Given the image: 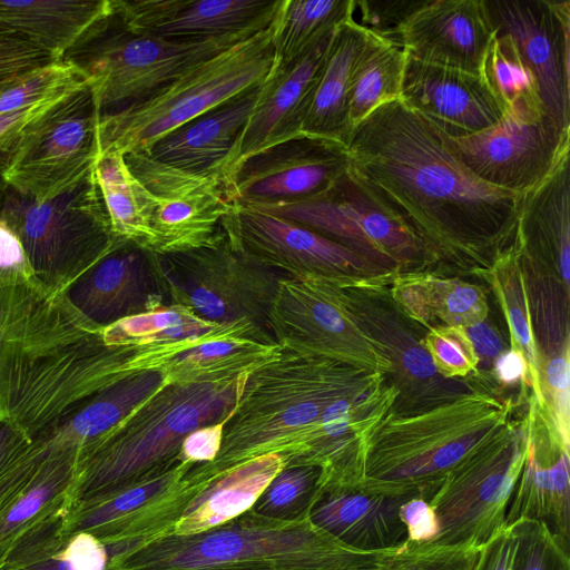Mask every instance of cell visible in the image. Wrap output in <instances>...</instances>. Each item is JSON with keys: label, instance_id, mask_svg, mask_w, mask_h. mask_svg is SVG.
Segmentation results:
<instances>
[{"label": "cell", "instance_id": "6da1fadb", "mask_svg": "<svg viewBox=\"0 0 570 570\" xmlns=\"http://www.w3.org/2000/svg\"><path fill=\"white\" fill-rule=\"evenodd\" d=\"M351 169L397 212L429 259L493 263L514 242L522 195L474 176L400 98L350 131Z\"/></svg>", "mask_w": 570, "mask_h": 570}, {"label": "cell", "instance_id": "7a4b0ae2", "mask_svg": "<svg viewBox=\"0 0 570 570\" xmlns=\"http://www.w3.org/2000/svg\"><path fill=\"white\" fill-rule=\"evenodd\" d=\"M138 348L108 346L102 327L41 284L0 288V421L32 441L100 391L140 372Z\"/></svg>", "mask_w": 570, "mask_h": 570}, {"label": "cell", "instance_id": "3957f363", "mask_svg": "<svg viewBox=\"0 0 570 570\" xmlns=\"http://www.w3.org/2000/svg\"><path fill=\"white\" fill-rule=\"evenodd\" d=\"M350 365L281 350L246 376L239 400L225 421L215 474L250 459L277 454L288 466L324 410L371 385Z\"/></svg>", "mask_w": 570, "mask_h": 570}, {"label": "cell", "instance_id": "277c9868", "mask_svg": "<svg viewBox=\"0 0 570 570\" xmlns=\"http://www.w3.org/2000/svg\"><path fill=\"white\" fill-rule=\"evenodd\" d=\"M386 551L352 548L308 514L279 520L250 509L202 533L164 535L107 570H377Z\"/></svg>", "mask_w": 570, "mask_h": 570}, {"label": "cell", "instance_id": "5b68a950", "mask_svg": "<svg viewBox=\"0 0 570 570\" xmlns=\"http://www.w3.org/2000/svg\"><path fill=\"white\" fill-rule=\"evenodd\" d=\"M246 376L216 383L165 384L78 464L73 502L135 483L179 463L178 452L189 433L230 416Z\"/></svg>", "mask_w": 570, "mask_h": 570}, {"label": "cell", "instance_id": "8992f818", "mask_svg": "<svg viewBox=\"0 0 570 570\" xmlns=\"http://www.w3.org/2000/svg\"><path fill=\"white\" fill-rule=\"evenodd\" d=\"M272 26L197 63L149 97L102 114L100 151L146 153L163 136L264 83L273 69Z\"/></svg>", "mask_w": 570, "mask_h": 570}, {"label": "cell", "instance_id": "52a82bcc", "mask_svg": "<svg viewBox=\"0 0 570 570\" xmlns=\"http://www.w3.org/2000/svg\"><path fill=\"white\" fill-rule=\"evenodd\" d=\"M0 222L20 239L37 279L67 291L125 240L112 232L94 168L61 194L36 200L0 178Z\"/></svg>", "mask_w": 570, "mask_h": 570}, {"label": "cell", "instance_id": "ba28073f", "mask_svg": "<svg viewBox=\"0 0 570 570\" xmlns=\"http://www.w3.org/2000/svg\"><path fill=\"white\" fill-rule=\"evenodd\" d=\"M151 258L167 304L181 305L213 323L242 328L261 343L276 344L268 312L285 274L246 254L225 227L210 244L173 254L153 253Z\"/></svg>", "mask_w": 570, "mask_h": 570}, {"label": "cell", "instance_id": "9c48e42d", "mask_svg": "<svg viewBox=\"0 0 570 570\" xmlns=\"http://www.w3.org/2000/svg\"><path fill=\"white\" fill-rule=\"evenodd\" d=\"M507 411L491 397L469 395L371 428L363 442L365 475L415 483L433 497L455 464L505 429Z\"/></svg>", "mask_w": 570, "mask_h": 570}, {"label": "cell", "instance_id": "30bf717a", "mask_svg": "<svg viewBox=\"0 0 570 570\" xmlns=\"http://www.w3.org/2000/svg\"><path fill=\"white\" fill-rule=\"evenodd\" d=\"M249 37L181 41L135 35L112 9L81 36L62 60L90 81L102 115L149 97L191 67Z\"/></svg>", "mask_w": 570, "mask_h": 570}, {"label": "cell", "instance_id": "8fae6325", "mask_svg": "<svg viewBox=\"0 0 570 570\" xmlns=\"http://www.w3.org/2000/svg\"><path fill=\"white\" fill-rule=\"evenodd\" d=\"M219 475L206 463L180 461L135 483L75 501L60 520V533H91L112 560L171 533L190 503Z\"/></svg>", "mask_w": 570, "mask_h": 570}, {"label": "cell", "instance_id": "7c38bea8", "mask_svg": "<svg viewBox=\"0 0 570 570\" xmlns=\"http://www.w3.org/2000/svg\"><path fill=\"white\" fill-rule=\"evenodd\" d=\"M252 208L298 223L387 273L430 261L423 244L397 212L350 166L314 197Z\"/></svg>", "mask_w": 570, "mask_h": 570}, {"label": "cell", "instance_id": "4fadbf2b", "mask_svg": "<svg viewBox=\"0 0 570 570\" xmlns=\"http://www.w3.org/2000/svg\"><path fill=\"white\" fill-rule=\"evenodd\" d=\"M268 326L275 343L284 350L364 372L393 370L384 348L356 317L344 282L283 275L268 312Z\"/></svg>", "mask_w": 570, "mask_h": 570}, {"label": "cell", "instance_id": "5bb4252c", "mask_svg": "<svg viewBox=\"0 0 570 570\" xmlns=\"http://www.w3.org/2000/svg\"><path fill=\"white\" fill-rule=\"evenodd\" d=\"M100 116L88 80L27 126L0 169V178L39 202L61 194L94 168L100 153Z\"/></svg>", "mask_w": 570, "mask_h": 570}, {"label": "cell", "instance_id": "9a60e30c", "mask_svg": "<svg viewBox=\"0 0 570 570\" xmlns=\"http://www.w3.org/2000/svg\"><path fill=\"white\" fill-rule=\"evenodd\" d=\"M527 446L505 428L455 464L429 501L439 522L431 541L483 548L493 539L505 527Z\"/></svg>", "mask_w": 570, "mask_h": 570}, {"label": "cell", "instance_id": "2e32d148", "mask_svg": "<svg viewBox=\"0 0 570 570\" xmlns=\"http://www.w3.org/2000/svg\"><path fill=\"white\" fill-rule=\"evenodd\" d=\"M443 140L479 179L520 195L570 151V129H561L539 100L527 98L514 101L494 126L462 138L443 135Z\"/></svg>", "mask_w": 570, "mask_h": 570}, {"label": "cell", "instance_id": "e0dca14e", "mask_svg": "<svg viewBox=\"0 0 570 570\" xmlns=\"http://www.w3.org/2000/svg\"><path fill=\"white\" fill-rule=\"evenodd\" d=\"M147 191L155 254H173L210 244L224 230L234 204L224 179L165 165L147 153L125 155Z\"/></svg>", "mask_w": 570, "mask_h": 570}, {"label": "cell", "instance_id": "ac0fdd59", "mask_svg": "<svg viewBox=\"0 0 570 570\" xmlns=\"http://www.w3.org/2000/svg\"><path fill=\"white\" fill-rule=\"evenodd\" d=\"M224 227L246 254L283 274L351 283L387 273L298 223L252 207L234 205Z\"/></svg>", "mask_w": 570, "mask_h": 570}, {"label": "cell", "instance_id": "d6986e66", "mask_svg": "<svg viewBox=\"0 0 570 570\" xmlns=\"http://www.w3.org/2000/svg\"><path fill=\"white\" fill-rule=\"evenodd\" d=\"M348 166L346 145L299 136L248 157L224 183L234 205L276 206L323 193Z\"/></svg>", "mask_w": 570, "mask_h": 570}, {"label": "cell", "instance_id": "ffe728a7", "mask_svg": "<svg viewBox=\"0 0 570 570\" xmlns=\"http://www.w3.org/2000/svg\"><path fill=\"white\" fill-rule=\"evenodd\" d=\"M497 35L511 39L530 69L544 111L570 129V1L484 0Z\"/></svg>", "mask_w": 570, "mask_h": 570}, {"label": "cell", "instance_id": "44dd1931", "mask_svg": "<svg viewBox=\"0 0 570 570\" xmlns=\"http://www.w3.org/2000/svg\"><path fill=\"white\" fill-rule=\"evenodd\" d=\"M432 495L421 485L362 475L317 485L309 509L311 521L352 548L385 551L407 538L402 505Z\"/></svg>", "mask_w": 570, "mask_h": 570}, {"label": "cell", "instance_id": "7402d4cb", "mask_svg": "<svg viewBox=\"0 0 570 570\" xmlns=\"http://www.w3.org/2000/svg\"><path fill=\"white\" fill-rule=\"evenodd\" d=\"M130 32L168 40L198 41L254 36L268 29L281 0H112Z\"/></svg>", "mask_w": 570, "mask_h": 570}, {"label": "cell", "instance_id": "603a6c76", "mask_svg": "<svg viewBox=\"0 0 570 570\" xmlns=\"http://www.w3.org/2000/svg\"><path fill=\"white\" fill-rule=\"evenodd\" d=\"M79 459L33 443L0 483V567L40 528L62 518L73 503Z\"/></svg>", "mask_w": 570, "mask_h": 570}, {"label": "cell", "instance_id": "cb8c5ba5", "mask_svg": "<svg viewBox=\"0 0 570 570\" xmlns=\"http://www.w3.org/2000/svg\"><path fill=\"white\" fill-rule=\"evenodd\" d=\"M400 99L452 138L483 131L507 112L484 75L422 62L407 53Z\"/></svg>", "mask_w": 570, "mask_h": 570}, {"label": "cell", "instance_id": "d4e9b609", "mask_svg": "<svg viewBox=\"0 0 570 570\" xmlns=\"http://www.w3.org/2000/svg\"><path fill=\"white\" fill-rule=\"evenodd\" d=\"M494 37L484 0H423L386 39L422 62L483 75Z\"/></svg>", "mask_w": 570, "mask_h": 570}, {"label": "cell", "instance_id": "484cf974", "mask_svg": "<svg viewBox=\"0 0 570 570\" xmlns=\"http://www.w3.org/2000/svg\"><path fill=\"white\" fill-rule=\"evenodd\" d=\"M151 256V252L124 242L66 295L81 314L101 327L166 305Z\"/></svg>", "mask_w": 570, "mask_h": 570}, {"label": "cell", "instance_id": "4316f807", "mask_svg": "<svg viewBox=\"0 0 570 570\" xmlns=\"http://www.w3.org/2000/svg\"><path fill=\"white\" fill-rule=\"evenodd\" d=\"M332 35L287 68L272 70L262 85L254 110L224 161L223 178L248 157L303 136L301 128L307 102Z\"/></svg>", "mask_w": 570, "mask_h": 570}, {"label": "cell", "instance_id": "83f0119b", "mask_svg": "<svg viewBox=\"0 0 570 570\" xmlns=\"http://www.w3.org/2000/svg\"><path fill=\"white\" fill-rule=\"evenodd\" d=\"M262 85L177 127L146 153L177 169L222 177L224 161L259 99Z\"/></svg>", "mask_w": 570, "mask_h": 570}, {"label": "cell", "instance_id": "f1b7e54d", "mask_svg": "<svg viewBox=\"0 0 570 570\" xmlns=\"http://www.w3.org/2000/svg\"><path fill=\"white\" fill-rule=\"evenodd\" d=\"M569 154L522 195L513 248L524 263L557 265L564 281L570 272Z\"/></svg>", "mask_w": 570, "mask_h": 570}, {"label": "cell", "instance_id": "f546056e", "mask_svg": "<svg viewBox=\"0 0 570 570\" xmlns=\"http://www.w3.org/2000/svg\"><path fill=\"white\" fill-rule=\"evenodd\" d=\"M164 385L159 371L129 374L100 391L33 442L50 453L73 452L80 463L108 432Z\"/></svg>", "mask_w": 570, "mask_h": 570}, {"label": "cell", "instance_id": "4dcf8cb0", "mask_svg": "<svg viewBox=\"0 0 570 570\" xmlns=\"http://www.w3.org/2000/svg\"><path fill=\"white\" fill-rule=\"evenodd\" d=\"M372 31L354 18L333 32L314 82L301 134L346 145L351 128L347 98L354 67Z\"/></svg>", "mask_w": 570, "mask_h": 570}, {"label": "cell", "instance_id": "1f68e13d", "mask_svg": "<svg viewBox=\"0 0 570 570\" xmlns=\"http://www.w3.org/2000/svg\"><path fill=\"white\" fill-rule=\"evenodd\" d=\"M569 445L543 449L528 443L527 458L505 515V527L521 520L543 522L570 551Z\"/></svg>", "mask_w": 570, "mask_h": 570}, {"label": "cell", "instance_id": "d6a6232c", "mask_svg": "<svg viewBox=\"0 0 570 570\" xmlns=\"http://www.w3.org/2000/svg\"><path fill=\"white\" fill-rule=\"evenodd\" d=\"M112 9V0H6L0 1V26L62 60L81 36Z\"/></svg>", "mask_w": 570, "mask_h": 570}, {"label": "cell", "instance_id": "836d02e7", "mask_svg": "<svg viewBox=\"0 0 570 570\" xmlns=\"http://www.w3.org/2000/svg\"><path fill=\"white\" fill-rule=\"evenodd\" d=\"M283 468L279 455L265 454L226 470L190 503L171 533L197 534L239 517Z\"/></svg>", "mask_w": 570, "mask_h": 570}, {"label": "cell", "instance_id": "e575fe53", "mask_svg": "<svg viewBox=\"0 0 570 570\" xmlns=\"http://www.w3.org/2000/svg\"><path fill=\"white\" fill-rule=\"evenodd\" d=\"M226 336L255 340L242 328L206 321L177 304H166L102 327V340L108 346L139 350L188 348Z\"/></svg>", "mask_w": 570, "mask_h": 570}, {"label": "cell", "instance_id": "d590c367", "mask_svg": "<svg viewBox=\"0 0 570 570\" xmlns=\"http://www.w3.org/2000/svg\"><path fill=\"white\" fill-rule=\"evenodd\" d=\"M279 350L246 337H217L177 353L159 372L165 384L224 382L248 374Z\"/></svg>", "mask_w": 570, "mask_h": 570}, {"label": "cell", "instance_id": "8d00e7d4", "mask_svg": "<svg viewBox=\"0 0 570 570\" xmlns=\"http://www.w3.org/2000/svg\"><path fill=\"white\" fill-rule=\"evenodd\" d=\"M355 9V0H281L272 23V70L299 60L340 24L354 18Z\"/></svg>", "mask_w": 570, "mask_h": 570}, {"label": "cell", "instance_id": "74e56055", "mask_svg": "<svg viewBox=\"0 0 570 570\" xmlns=\"http://www.w3.org/2000/svg\"><path fill=\"white\" fill-rule=\"evenodd\" d=\"M94 173L114 234L153 253L147 191L130 171L125 156L117 151H100Z\"/></svg>", "mask_w": 570, "mask_h": 570}, {"label": "cell", "instance_id": "f35d334b", "mask_svg": "<svg viewBox=\"0 0 570 570\" xmlns=\"http://www.w3.org/2000/svg\"><path fill=\"white\" fill-rule=\"evenodd\" d=\"M405 52L374 32L354 67L348 98L350 128L380 106L400 98Z\"/></svg>", "mask_w": 570, "mask_h": 570}, {"label": "cell", "instance_id": "ab89813d", "mask_svg": "<svg viewBox=\"0 0 570 570\" xmlns=\"http://www.w3.org/2000/svg\"><path fill=\"white\" fill-rule=\"evenodd\" d=\"M87 81L82 72L63 60L36 68L0 88V115L32 107Z\"/></svg>", "mask_w": 570, "mask_h": 570}, {"label": "cell", "instance_id": "60d3db41", "mask_svg": "<svg viewBox=\"0 0 570 570\" xmlns=\"http://www.w3.org/2000/svg\"><path fill=\"white\" fill-rule=\"evenodd\" d=\"M320 472L318 468L309 465L283 468L265 488L252 510L279 520H295L308 514Z\"/></svg>", "mask_w": 570, "mask_h": 570}, {"label": "cell", "instance_id": "b9f144b4", "mask_svg": "<svg viewBox=\"0 0 570 570\" xmlns=\"http://www.w3.org/2000/svg\"><path fill=\"white\" fill-rule=\"evenodd\" d=\"M482 548L405 540L387 550L377 570H475Z\"/></svg>", "mask_w": 570, "mask_h": 570}, {"label": "cell", "instance_id": "7bdbcfd3", "mask_svg": "<svg viewBox=\"0 0 570 570\" xmlns=\"http://www.w3.org/2000/svg\"><path fill=\"white\" fill-rule=\"evenodd\" d=\"M483 75L507 109L520 98L540 101L530 69L507 36L495 33L485 58Z\"/></svg>", "mask_w": 570, "mask_h": 570}, {"label": "cell", "instance_id": "ee69618b", "mask_svg": "<svg viewBox=\"0 0 570 570\" xmlns=\"http://www.w3.org/2000/svg\"><path fill=\"white\" fill-rule=\"evenodd\" d=\"M509 527L518 539L514 570H570L569 550L543 522L521 520Z\"/></svg>", "mask_w": 570, "mask_h": 570}, {"label": "cell", "instance_id": "f6af8a7d", "mask_svg": "<svg viewBox=\"0 0 570 570\" xmlns=\"http://www.w3.org/2000/svg\"><path fill=\"white\" fill-rule=\"evenodd\" d=\"M60 520L61 518L22 540L0 570H71L63 557L68 538L60 533Z\"/></svg>", "mask_w": 570, "mask_h": 570}, {"label": "cell", "instance_id": "bcb514c9", "mask_svg": "<svg viewBox=\"0 0 570 570\" xmlns=\"http://www.w3.org/2000/svg\"><path fill=\"white\" fill-rule=\"evenodd\" d=\"M428 293L438 314L448 323L473 324L485 314L484 298L475 286L455 282H432Z\"/></svg>", "mask_w": 570, "mask_h": 570}, {"label": "cell", "instance_id": "7dc6e473", "mask_svg": "<svg viewBox=\"0 0 570 570\" xmlns=\"http://www.w3.org/2000/svg\"><path fill=\"white\" fill-rule=\"evenodd\" d=\"M56 60L19 33L0 26V88Z\"/></svg>", "mask_w": 570, "mask_h": 570}, {"label": "cell", "instance_id": "c3c4849f", "mask_svg": "<svg viewBox=\"0 0 570 570\" xmlns=\"http://www.w3.org/2000/svg\"><path fill=\"white\" fill-rule=\"evenodd\" d=\"M426 346L433 361L450 375L470 372L478 361L466 335L454 327L433 330L426 336Z\"/></svg>", "mask_w": 570, "mask_h": 570}, {"label": "cell", "instance_id": "681fc988", "mask_svg": "<svg viewBox=\"0 0 570 570\" xmlns=\"http://www.w3.org/2000/svg\"><path fill=\"white\" fill-rule=\"evenodd\" d=\"M38 284L20 239L0 222V288Z\"/></svg>", "mask_w": 570, "mask_h": 570}, {"label": "cell", "instance_id": "f907efd6", "mask_svg": "<svg viewBox=\"0 0 570 570\" xmlns=\"http://www.w3.org/2000/svg\"><path fill=\"white\" fill-rule=\"evenodd\" d=\"M423 0H355V6L362 12V22L370 31L389 38L395 28L413 12Z\"/></svg>", "mask_w": 570, "mask_h": 570}, {"label": "cell", "instance_id": "816d5d0a", "mask_svg": "<svg viewBox=\"0 0 570 570\" xmlns=\"http://www.w3.org/2000/svg\"><path fill=\"white\" fill-rule=\"evenodd\" d=\"M63 557L71 570H107L106 547L91 533L78 532L69 537Z\"/></svg>", "mask_w": 570, "mask_h": 570}, {"label": "cell", "instance_id": "f5cc1de1", "mask_svg": "<svg viewBox=\"0 0 570 570\" xmlns=\"http://www.w3.org/2000/svg\"><path fill=\"white\" fill-rule=\"evenodd\" d=\"M68 92L26 109L0 115V169L6 164L27 126Z\"/></svg>", "mask_w": 570, "mask_h": 570}, {"label": "cell", "instance_id": "db71d44e", "mask_svg": "<svg viewBox=\"0 0 570 570\" xmlns=\"http://www.w3.org/2000/svg\"><path fill=\"white\" fill-rule=\"evenodd\" d=\"M225 422L194 430L183 441L178 460L190 463L213 462L222 446Z\"/></svg>", "mask_w": 570, "mask_h": 570}, {"label": "cell", "instance_id": "11a10c76", "mask_svg": "<svg viewBox=\"0 0 570 570\" xmlns=\"http://www.w3.org/2000/svg\"><path fill=\"white\" fill-rule=\"evenodd\" d=\"M401 518L406 527L407 540L431 541L439 532L435 512L424 498L405 502L401 508Z\"/></svg>", "mask_w": 570, "mask_h": 570}, {"label": "cell", "instance_id": "9f6ffc18", "mask_svg": "<svg viewBox=\"0 0 570 570\" xmlns=\"http://www.w3.org/2000/svg\"><path fill=\"white\" fill-rule=\"evenodd\" d=\"M518 539L512 527H504L481 550L475 570H514Z\"/></svg>", "mask_w": 570, "mask_h": 570}, {"label": "cell", "instance_id": "6f0895ef", "mask_svg": "<svg viewBox=\"0 0 570 570\" xmlns=\"http://www.w3.org/2000/svg\"><path fill=\"white\" fill-rule=\"evenodd\" d=\"M32 445V440L9 421L0 422V483L22 460Z\"/></svg>", "mask_w": 570, "mask_h": 570}, {"label": "cell", "instance_id": "680465c9", "mask_svg": "<svg viewBox=\"0 0 570 570\" xmlns=\"http://www.w3.org/2000/svg\"><path fill=\"white\" fill-rule=\"evenodd\" d=\"M505 304L508 317L512 332L519 344L528 351L529 357L533 358V345L530 325L527 318L525 304L521 302L519 284L514 281L508 282Z\"/></svg>", "mask_w": 570, "mask_h": 570}, {"label": "cell", "instance_id": "91938a15", "mask_svg": "<svg viewBox=\"0 0 570 570\" xmlns=\"http://www.w3.org/2000/svg\"><path fill=\"white\" fill-rule=\"evenodd\" d=\"M475 355L483 360L499 357L503 350V343L497 331L483 321L469 325L465 333Z\"/></svg>", "mask_w": 570, "mask_h": 570}, {"label": "cell", "instance_id": "94428289", "mask_svg": "<svg viewBox=\"0 0 570 570\" xmlns=\"http://www.w3.org/2000/svg\"><path fill=\"white\" fill-rule=\"evenodd\" d=\"M498 376L505 383H514L525 373L523 355L515 350L500 354L495 364Z\"/></svg>", "mask_w": 570, "mask_h": 570}, {"label": "cell", "instance_id": "6125c7cd", "mask_svg": "<svg viewBox=\"0 0 570 570\" xmlns=\"http://www.w3.org/2000/svg\"><path fill=\"white\" fill-rule=\"evenodd\" d=\"M569 362L567 357L559 356L550 361L547 367L549 385L558 392L569 389Z\"/></svg>", "mask_w": 570, "mask_h": 570}, {"label": "cell", "instance_id": "be15d7a7", "mask_svg": "<svg viewBox=\"0 0 570 570\" xmlns=\"http://www.w3.org/2000/svg\"><path fill=\"white\" fill-rule=\"evenodd\" d=\"M1 422V421H0Z\"/></svg>", "mask_w": 570, "mask_h": 570}]
</instances>
